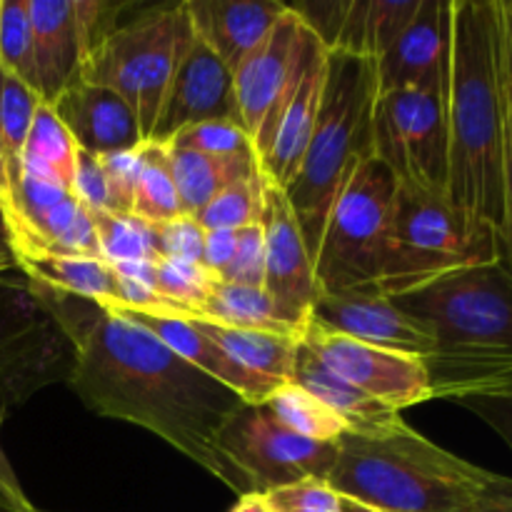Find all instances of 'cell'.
Segmentation results:
<instances>
[{"label":"cell","instance_id":"cell-22","mask_svg":"<svg viewBox=\"0 0 512 512\" xmlns=\"http://www.w3.org/2000/svg\"><path fill=\"white\" fill-rule=\"evenodd\" d=\"M75 145L90 155H110L143 145L133 108L115 90L78 80L53 103Z\"/></svg>","mask_w":512,"mask_h":512},{"label":"cell","instance_id":"cell-23","mask_svg":"<svg viewBox=\"0 0 512 512\" xmlns=\"http://www.w3.org/2000/svg\"><path fill=\"white\" fill-rule=\"evenodd\" d=\"M118 313L128 315L130 320L143 325L148 333H153L160 343L168 345L185 363H190L200 373L210 375L220 385L233 390L245 405H263L268 395L275 390L273 385L263 383V380L250 375L245 368H240L215 340H210L203 330L195 328L185 315L133 313V310H118Z\"/></svg>","mask_w":512,"mask_h":512},{"label":"cell","instance_id":"cell-13","mask_svg":"<svg viewBox=\"0 0 512 512\" xmlns=\"http://www.w3.org/2000/svg\"><path fill=\"white\" fill-rule=\"evenodd\" d=\"M303 343L333 373L398 413L433 400L430 375L423 358L373 348V345L358 343L343 335L325 333L310 323L305 328Z\"/></svg>","mask_w":512,"mask_h":512},{"label":"cell","instance_id":"cell-24","mask_svg":"<svg viewBox=\"0 0 512 512\" xmlns=\"http://www.w3.org/2000/svg\"><path fill=\"white\" fill-rule=\"evenodd\" d=\"M293 383H298L300 388H305L310 395H315L320 403L328 405V408L348 425V433L380 435L388 433V430L400 428V425L405 423L403 413L388 408V405H383L380 400H375L373 395L363 393V390L355 388L353 383L340 378V375L333 373V370H330L305 343H300Z\"/></svg>","mask_w":512,"mask_h":512},{"label":"cell","instance_id":"cell-9","mask_svg":"<svg viewBox=\"0 0 512 512\" xmlns=\"http://www.w3.org/2000/svg\"><path fill=\"white\" fill-rule=\"evenodd\" d=\"M373 158L400 188L448 198V78L378 95Z\"/></svg>","mask_w":512,"mask_h":512},{"label":"cell","instance_id":"cell-47","mask_svg":"<svg viewBox=\"0 0 512 512\" xmlns=\"http://www.w3.org/2000/svg\"><path fill=\"white\" fill-rule=\"evenodd\" d=\"M235 245H238V233L235 230H205V245H203V265L210 275L220 278L225 268L230 265L235 255Z\"/></svg>","mask_w":512,"mask_h":512},{"label":"cell","instance_id":"cell-49","mask_svg":"<svg viewBox=\"0 0 512 512\" xmlns=\"http://www.w3.org/2000/svg\"><path fill=\"white\" fill-rule=\"evenodd\" d=\"M478 512H512V478L495 473L493 485H490Z\"/></svg>","mask_w":512,"mask_h":512},{"label":"cell","instance_id":"cell-44","mask_svg":"<svg viewBox=\"0 0 512 512\" xmlns=\"http://www.w3.org/2000/svg\"><path fill=\"white\" fill-rule=\"evenodd\" d=\"M290 13L303 23L313 38L320 40L328 53H333L335 43L343 30L345 15H348L350 0H308V3H285Z\"/></svg>","mask_w":512,"mask_h":512},{"label":"cell","instance_id":"cell-40","mask_svg":"<svg viewBox=\"0 0 512 512\" xmlns=\"http://www.w3.org/2000/svg\"><path fill=\"white\" fill-rule=\"evenodd\" d=\"M273 512H343V495L323 478H305L265 493Z\"/></svg>","mask_w":512,"mask_h":512},{"label":"cell","instance_id":"cell-14","mask_svg":"<svg viewBox=\"0 0 512 512\" xmlns=\"http://www.w3.org/2000/svg\"><path fill=\"white\" fill-rule=\"evenodd\" d=\"M110 5L98 0H28L40 100L53 105L83 73L88 50L100 38V15Z\"/></svg>","mask_w":512,"mask_h":512},{"label":"cell","instance_id":"cell-16","mask_svg":"<svg viewBox=\"0 0 512 512\" xmlns=\"http://www.w3.org/2000/svg\"><path fill=\"white\" fill-rule=\"evenodd\" d=\"M308 323L325 333L343 335L390 353L423 360L433 353V338L428 330L378 288L320 293L310 310Z\"/></svg>","mask_w":512,"mask_h":512},{"label":"cell","instance_id":"cell-26","mask_svg":"<svg viewBox=\"0 0 512 512\" xmlns=\"http://www.w3.org/2000/svg\"><path fill=\"white\" fill-rule=\"evenodd\" d=\"M195 318H203L208 323L225 325V328L253 330V333H273L288 335V338L303 340L308 325L290 318L265 288L235 283H215L205 300L203 310Z\"/></svg>","mask_w":512,"mask_h":512},{"label":"cell","instance_id":"cell-38","mask_svg":"<svg viewBox=\"0 0 512 512\" xmlns=\"http://www.w3.org/2000/svg\"><path fill=\"white\" fill-rule=\"evenodd\" d=\"M503 13V95H505V148H503V225L500 253L512 265V0H500Z\"/></svg>","mask_w":512,"mask_h":512},{"label":"cell","instance_id":"cell-39","mask_svg":"<svg viewBox=\"0 0 512 512\" xmlns=\"http://www.w3.org/2000/svg\"><path fill=\"white\" fill-rule=\"evenodd\" d=\"M168 145L195 150V153L218 155V158H250V155L258 158L250 135L233 120H208V123L193 125V128L175 135Z\"/></svg>","mask_w":512,"mask_h":512},{"label":"cell","instance_id":"cell-5","mask_svg":"<svg viewBox=\"0 0 512 512\" xmlns=\"http://www.w3.org/2000/svg\"><path fill=\"white\" fill-rule=\"evenodd\" d=\"M375 100L378 83L373 60L328 53V78L315 130L298 175L285 190L310 255L340 190L360 163L373 158Z\"/></svg>","mask_w":512,"mask_h":512},{"label":"cell","instance_id":"cell-42","mask_svg":"<svg viewBox=\"0 0 512 512\" xmlns=\"http://www.w3.org/2000/svg\"><path fill=\"white\" fill-rule=\"evenodd\" d=\"M238 233V245L228 268L220 273V283L235 285H253L263 288L265 280V230L263 223L248 225V228L235 230Z\"/></svg>","mask_w":512,"mask_h":512},{"label":"cell","instance_id":"cell-35","mask_svg":"<svg viewBox=\"0 0 512 512\" xmlns=\"http://www.w3.org/2000/svg\"><path fill=\"white\" fill-rule=\"evenodd\" d=\"M0 70L10 73L38 93L28 0H3L0 3Z\"/></svg>","mask_w":512,"mask_h":512},{"label":"cell","instance_id":"cell-54","mask_svg":"<svg viewBox=\"0 0 512 512\" xmlns=\"http://www.w3.org/2000/svg\"><path fill=\"white\" fill-rule=\"evenodd\" d=\"M0 3H3V0H0Z\"/></svg>","mask_w":512,"mask_h":512},{"label":"cell","instance_id":"cell-3","mask_svg":"<svg viewBox=\"0 0 512 512\" xmlns=\"http://www.w3.org/2000/svg\"><path fill=\"white\" fill-rule=\"evenodd\" d=\"M433 338L425 358L433 400L512 395V265H470L390 298Z\"/></svg>","mask_w":512,"mask_h":512},{"label":"cell","instance_id":"cell-51","mask_svg":"<svg viewBox=\"0 0 512 512\" xmlns=\"http://www.w3.org/2000/svg\"><path fill=\"white\" fill-rule=\"evenodd\" d=\"M230 512H273V510H270L265 495L250 493V495H243V498H238V503L233 505V510Z\"/></svg>","mask_w":512,"mask_h":512},{"label":"cell","instance_id":"cell-10","mask_svg":"<svg viewBox=\"0 0 512 512\" xmlns=\"http://www.w3.org/2000/svg\"><path fill=\"white\" fill-rule=\"evenodd\" d=\"M75 353L23 273L0 275V423L40 390L68 383Z\"/></svg>","mask_w":512,"mask_h":512},{"label":"cell","instance_id":"cell-18","mask_svg":"<svg viewBox=\"0 0 512 512\" xmlns=\"http://www.w3.org/2000/svg\"><path fill=\"white\" fill-rule=\"evenodd\" d=\"M265 230V280L263 288L290 318L308 325L310 310L320 290L315 278L313 255L303 238L298 218L288 203L285 190L268 180L263 210Z\"/></svg>","mask_w":512,"mask_h":512},{"label":"cell","instance_id":"cell-34","mask_svg":"<svg viewBox=\"0 0 512 512\" xmlns=\"http://www.w3.org/2000/svg\"><path fill=\"white\" fill-rule=\"evenodd\" d=\"M265 190H268V178L255 173L253 178H245L240 183L230 185L223 193L215 195L200 213L193 218L203 225L205 230H240L263 220L265 210Z\"/></svg>","mask_w":512,"mask_h":512},{"label":"cell","instance_id":"cell-43","mask_svg":"<svg viewBox=\"0 0 512 512\" xmlns=\"http://www.w3.org/2000/svg\"><path fill=\"white\" fill-rule=\"evenodd\" d=\"M153 233L158 258L188 260V263L203 260L205 228L193 215H180V218L168 220V223L153 225Z\"/></svg>","mask_w":512,"mask_h":512},{"label":"cell","instance_id":"cell-21","mask_svg":"<svg viewBox=\"0 0 512 512\" xmlns=\"http://www.w3.org/2000/svg\"><path fill=\"white\" fill-rule=\"evenodd\" d=\"M185 10L200 43L235 73L288 13V5L285 0H185Z\"/></svg>","mask_w":512,"mask_h":512},{"label":"cell","instance_id":"cell-30","mask_svg":"<svg viewBox=\"0 0 512 512\" xmlns=\"http://www.w3.org/2000/svg\"><path fill=\"white\" fill-rule=\"evenodd\" d=\"M75 160H78V145L73 135L58 118L53 105L40 103L30 125L28 140L20 153V170L48 183L60 185L70 193L73 190Z\"/></svg>","mask_w":512,"mask_h":512},{"label":"cell","instance_id":"cell-2","mask_svg":"<svg viewBox=\"0 0 512 512\" xmlns=\"http://www.w3.org/2000/svg\"><path fill=\"white\" fill-rule=\"evenodd\" d=\"M503 13L500 0H450L448 200L475 223L503 225Z\"/></svg>","mask_w":512,"mask_h":512},{"label":"cell","instance_id":"cell-31","mask_svg":"<svg viewBox=\"0 0 512 512\" xmlns=\"http://www.w3.org/2000/svg\"><path fill=\"white\" fill-rule=\"evenodd\" d=\"M263 405L280 425L298 433L300 438L338 445L348 435V425L298 383H285L275 388Z\"/></svg>","mask_w":512,"mask_h":512},{"label":"cell","instance_id":"cell-20","mask_svg":"<svg viewBox=\"0 0 512 512\" xmlns=\"http://www.w3.org/2000/svg\"><path fill=\"white\" fill-rule=\"evenodd\" d=\"M373 63L378 95L448 78L450 0H420L408 28Z\"/></svg>","mask_w":512,"mask_h":512},{"label":"cell","instance_id":"cell-48","mask_svg":"<svg viewBox=\"0 0 512 512\" xmlns=\"http://www.w3.org/2000/svg\"><path fill=\"white\" fill-rule=\"evenodd\" d=\"M0 512H40L33 505V500L25 495L3 445H0Z\"/></svg>","mask_w":512,"mask_h":512},{"label":"cell","instance_id":"cell-32","mask_svg":"<svg viewBox=\"0 0 512 512\" xmlns=\"http://www.w3.org/2000/svg\"><path fill=\"white\" fill-rule=\"evenodd\" d=\"M93 220L95 238H98L100 258L108 265L113 263H158V250H155L153 225L140 220L133 213H110L98 210L90 213Z\"/></svg>","mask_w":512,"mask_h":512},{"label":"cell","instance_id":"cell-27","mask_svg":"<svg viewBox=\"0 0 512 512\" xmlns=\"http://www.w3.org/2000/svg\"><path fill=\"white\" fill-rule=\"evenodd\" d=\"M170 173L178 188L183 210L188 215L200 213L218 193L245 178L260 173V160L250 158H218V155L195 153V150L165 145Z\"/></svg>","mask_w":512,"mask_h":512},{"label":"cell","instance_id":"cell-19","mask_svg":"<svg viewBox=\"0 0 512 512\" xmlns=\"http://www.w3.org/2000/svg\"><path fill=\"white\" fill-rule=\"evenodd\" d=\"M208 120H233L240 125L233 73L195 35V43L175 70L148 143L168 145L178 133Z\"/></svg>","mask_w":512,"mask_h":512},{"label":"cell","instance_id":"cell-15","mask_svg":"<svg viewBox=\"0 0 512 512\" xmlns=\"http://www.w3.org/2000/svg\"><path fill=\"white\" fill-rule=\"evenodd\" d=\"M325 78H328V50L305 30L298 75L258 145L260 170L280 190H288L303 163L320 113V103H323Z\"/></svg>","mask_w":512,"mask_h":512},{"label":"cell","instance_id":"cell-12","mask_svg":"<svg viewBox=\"0 0 512 512\" xmlns=\"http://www.w3.org/2000/svg\"><path fill=\"white\" fill-rule=\"evenodd\" d=\"M220 448L260 495L305 478L328 480L338 460V445L300 438L265 405H243L223 428Z\"/></svg>","mask_w":512,"mask_h":512},{"label":"cell","instance_id":"cell-28","mask_svg":"<svg viewBox=\"0 0 512 512\" xmlns=\"http://www.w3.org/2000/svg\"><path fill=\"white\" fill-rule=\"evenodd\" d=\"M420 0H350L333 53L378 60L415 18Z\"/></svg>","mask_w":512,"mask_h":512},{"label":"cell","instance_id":"cell-46","mask_svg":"<svg viewBox=\"0 0 512 512\" xmlns=\"http://www.w3.org/2000/svg\"><path fill=\"white\" fill-rule=\"evenodd\" d=\"M455 405L485 420L512 450V395L510 398H463Z\"/></svg>","mask_w":512,"mask_h":512},{"label":"cell","instance_id":"cell-41","mask_svg":"<svg viewBox=\"0 0 512 512\" xmlns=\"http://www.w3.org/2000/svg\"><path fill=\"white\" fill-rule=\"evenodd\" d=\"M108 185L110 213H133L135 188H138L140 170H143L145 143L138 148L120 150V153L98 155Z\"/></svg>","mask_w":512,"mask_h":512},{"label":"cell","instance_id":"cell-33","mask_svg":"<svg viewBox=\"0 0 512 512\" xmlns=\"http://www.w3.org/2000/svg\"><path fill=\"white\" fill-rule=\"evenodd\" d=\"M133 215H138L148 225H160L180 218V215H188L183 210L178 188H175L173 173H170L165 145L145 143V158L138 188H135Z\"/></svg>","mask_w":512,"mask_h":512},{"label":"cell","instance_id":"cell-53","mask_svg":"<svg viewBox=\"0 0 512 512\" xmlns=\"http://www.w3.org/2000/svg\"><path fill=\"white\" fill-rule=\"evenodd\" d=\"M0 188H3V150H0Z\"/></svg>","mask_w":512,"mask_h":512},{"label":"cell","instance_id":"cell-1","mask_svg":"<svg viewBox=\"0 0 512 512\" xmlns=\"http://www.w3.org/2000/svg\"><path fill=\"white\" fill-rule=\"evenodd\" d=\"M30 285L73 343L68 383L90 413L158 435L238 498L255 493L220 448L223 428L245 405L233 390L185 363L128 315Z\"/></svg>","mask_w":512,"mask_h":512},{"label":"cell","instance_id":"cell-50","mask_svg":"<svg viewBox=\"0 0 512 512\" xmlns=\"http://www.w3.org/2000/svg\"><path fill=\"white\" fill-rule=\"evenodd\" d=\"M10 273H18V260H15L8 225H5L3 208H0V275H10Z\"/></svg>","mask_w":512,"mask_h":512},{"label":"cell","instance_id":"cell-6","mask_svg":"<svg viewBox=\"0 0 512 512\" xmlns=\"http://www.w3.org/2000/svg\"><path fill=\"white\" fill-rule=\"evenodd\" d=\"M495 258H503L498 230L470 220L448 198L398 185L380 293L398 298L455 270Z\"/></svg>","mask_w":512,"mask_h":512},{"label":"cell","instance_id":"cell-36","mask_svg":"<svg viewBox=\"0 0 512 512\" xmlns=\"http://www.w3.org/2000/svg\"><path fill=\"white\" fill-rule=\"evenodd\" d=\"M40 95L10 73L0 70V150L5 165L20 163L30 125L40 108Z\"/></svg>","mask_w":512,"mask_h":512},{"label":"cell","instance_id":"cell-8","mask_svg":"<svg viewBox=\"0 0 512 512\" xmlns=\"http://www.w3.org/2000/svg\"><path fill=\"white\" fill-rule=\"evenodd\" d=\"M398 183L380 160L358 165L335 198L313 253L323 293L378 288Z\"/></svg>","mask_w":512,"mask_h":512},{"label":"cell","instance_id":"cell-17","mask_svg":"<svg viewBox=\"0 0 512 512\" xmlns=\"http://www.w3.org/2000/svg\"><path fill=\"white\" fill-rule=\"evenodd\" d=\"M305 28L293 13H285L275 28L265 35L263 43L235 68L233 88L238 103L240 128L250 135L258 153V145L273 120L275 110L288 95L300 58H303Z\"/></svg>","mask_w":512,"mask_h":512},{"label":"cell","instance_id":"cell-45","mask_svg":"<svg viewBox=\"0 0 512 512\" xmlns=\"http://www.w3.org/2000/svg\"><path fill=\"white\" fill-rule=\"evenodd\" d=\"M73 198L83 205L88 213H98V210H110L108 203V185H105L103 165H100L98 155H90L78 148V160H75V175H73Z\"/></svg>","mask_w":512,"mask_h":512},{"label":"cell","instance_id":"cell-11","mask_svg":"<svg viewBox=\"0 0 512 512\" xmlns=\"http://www.w3.org/2000/svg\"><path fill=\"white\" fill-rule=\"evenodd\" d=\"M0 208L18 263L43 255L100 258L90 213L60 185L5 165Z\"/></svg>","mask_w":512,"mask_h":512},{"label":"cell","instance_id":"cell-4","mask_svg":"<svg viewBox=\"0 0 512 512\" xmlns=\"http://www.w3.org/2000/svg\"><path fill=\"white\" fill-rule=\"evenodd\" d=\"M493 480L403 423L380 435H345L328 483L380 512H478Z\"/></svg>","mask_w":512,"mask_h":512},{"label":"cell","instance_id":"cell-52","mask_svg":"<svg viewBox=\"0 0 512 512\" xmlns=\"http://www.w3.org/2000/svg\"><path fill=\"white\" fill-rule=\"evenodd\" d=\"M343 512H380V510H375V508H368V505L358 503V500L343 498Z\"/></svg>","mask_w":512,"mask_h":512},{"label":"cell","instance_id":"cell-25","mask_svg":"<svg viewBox=\"0 0 512 512\" xmlns=\"http://www.w3.org/2000/svg\"><path fill=\"white\" fill-rule=\"evenodd\" d=\"M185 318L195 328L203 330L210 340H215L240 368H245L250 375L263 380V383L273 385V388L293 383L295 360H298L300 343H303L300 338L225 328V325L208 323V320L195 318V315H185Z\"/></svg>","mask_w":512,"mask_h":512},{"label":"cell","instance_id":"cell-7","mask_svg":"<svg viewBox=\"0 0 512 512\" xmlns=\"http://www.w3.org/2000/svg\"><path fill=\"white\" fill-rule=\"evenodd\" d=\"M195 43L185 3L150 10L100 33L90 45L80 80L115 90L133 108L148 143L180 60Z\"/></svg>","mask_w":512,"mask_h":512},{"label":"cell","instance_id":"cell-37","mask_svg":"<svg viewBox=\"0 0 512 512\" xmlns=\"http://www.w3.org/2000/svg\"><path fill=\"white\" fill-rule=\"evenodd\" d=\"M215 283L218 278L200 263L168 258L155 263V290L178 310V315H200Z\"/></svg>","mask_w":512,"mask_h":512},{"label":"cell","instance_id":"cell-29","mask_svg":"<svg viewBox=\"0 0 512 512\" xmlns=\"http://www.w3.org/2000/svg\"><path fill=\"white\" fill-rule=\"evenodd\" d=\"M18 270L40 288L90 300L95 305H113L115 283L108 263L90 255H43L23 260Z\"/></svg>","mask_w":512,"mask_h":512}]
</instances>
